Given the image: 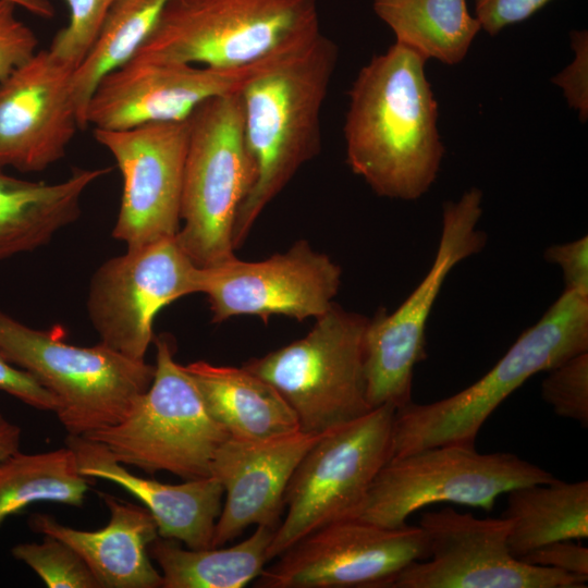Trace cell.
<instances>
[{
  "instance_id": "24",
  "label": "cell",
  "mask_w": 588,
  "mask_h": 588,
  "mask_svg": "<svg viewBox=\"0 0 588 588\" xmlns=\"http://www.w3.org/2000/svg\"><path fill=\"white\" fill-rule=\"evenodd\" d=\"M503 517L510 522L507 543L520 559L544 544L588 537V481L532 483L507 492Z\"/></svg>"
},
{
  "instance_id": "16",
  "label": "cell",
  "mask_w": 588,
  "mask_h": 588,
  "mask_svg": "<svg viewBox=\"0 0 588 588\" xmlns=\"http://www.w3.org/2000/svg\"><path fill=\"white\" fill-rule=\"evenodd\" d=\"M188 119L122 131L94 130L121 172V206L112 231L127 248L175 236L188 146Z\"/></svg>"
},
{
  "instance_id": "17",
  "label": "cell",
  "mask_w": 588,
  "mask_h": 588,
  "mask_svg": "<svg viewBox=\"0 0 588 588\" xmlns=\"http://www.w3.org/2000/svg\"><path fill=\"white\" fill-rule=\"evenodd\" d=\"M278 54L233 69L133 57L97 83L86 108V126L122 131L187 120L206 100L240 93Z\"/></svg>"
},
{
  "instance_id": "28",
  "label": "cell",
  "mask_w": 588,
  "mask_h": 588,
  "mask_svg": "<svg viewBox=\"0 0 588 588\" xmlns=\"http://www.w3.org/2000/svg\"><path fill=\"white\" fill-rule=\"evenodd\" d=\"M170 0H117L83 62L71 93L82 128L89 98L102 76L131 60L151 34Z\"/></svg>"
},
{
  "instance_id": "20",
  "label": "cell",
  "mask_w": 588,
  "mask_h": 588,
  "mask_svg": "<svg viewBox=\"0 0 588 588\" xmlns=\"http://www.w3.org/2000/svg\"><path fill=\"white\" fill-rule=\"evenodd\" d=\"M65 443L75 453L83 476L113 482L139 500L155 518L160 537L191 549L211 548L224 494L216 478L163 483L134 475L114 461L102 444L85 437L68 436Z\"/></svg>"
},
{
  "instance_id": "29",
  "label": "cell",
  "mask_w": 588,
  "mask_h": 588,
  "mask_svg": "<svg viewBox=\"0 0 588 588\" xmlns=\"http://www.w3.org/2000/svg\"><path fill=\"white\" fill-rule=\"evenodd\" d=\"M11 554L32 568L49 588H100L77 552L50 535H44L41 542L17 543L11 548Z\"/></svg>"
},
{
  "instance_id": "27",
  "label": "cell",
  "mask_w": 588,
  "mask_h": 588,
  "mask_svg": "<svg viewBox=\"0 0 588 588\" xmlns=\"http://www.w3.org/2000/svg\"><path fill=\"white\" fill-rule=\"evenodd\" d=\"M95 480L83 476L70 446L40 453L17 452L0 460V527L37 502L82 506Z\"/></svg>"
},
{
  "instance_id": "26",
  "label": "cell",
  "mask_w": 588,
  "mask_h": 588,
  "mask_svg": "<svg viewBox=\"0 0 588 588\" xmlns=\"http://www.w3.org/2000/svg\"><path fill=\"white\" fill-rule=\"evenodd\" d=\"M372 7L395 42L448 65L464 60L481 29L466 0H372Z\"/></svg>"
},
{
  "instance_id": "6",
  "label": "cell",
  "mask_w": 588,
  "mask_h": 588,
  "mask_svg": "<svg viewBox=\"0 0 588 588\" xmlns=\"http://www.w3.org/2000/svg\"><path fill=\"white\" fill-rule=\"evenodd\" d=\"M189 135L175 237L199 268L235 256L233 228L255 182L240 93L210 98L188 118Z\"/></svg>"
},
{
  "instance_id": "7",
  "label": "cell",
  "mask_w": 588,
  "mask_h": 588,
  "mask_svg": "<svg viewBox=\"0 0 588 588\" xmlns=\"http://www.w3.org/2000/svg\"><path fill=\"white\" fill-rule=\"evenodd\" d=\"M155 376L130 412L86 439L102 444L114 461L147 474L168 471L184 480L210 476L216 451L229 438L211 417L168 334L155 335Z\"/></svg>"
},
{
  "instance_id": "5",
  "label": "cell",
  "mask_w": 588,
  "mask_h": 588,
  "mask_svg": "<svg viewBox=\"0 0 588 588\" xmlns=\"http://www.w3.org/2000/svg\"><path fill=\"white\" fill-rule=\"evenodd\" d=\"M0 352L56 400L68 436L84 437L119 422L152 382L155 365L98 343L66 342L60 326L38 330L0 310Z\"/></svg>"
},
{
  "instance_id": "32",
  "label": "cell",
  "mask_w": 588,
  "mask_h": 588,
  "mask_svg": "<svg viewBox=\"0 0 588 588\" xmlns=\"http://www.w3.org/2000/svg\"><path fill=\"white\" fill-rule=\"evenodd\" d=\"M16 8L11 0H0V82L38 51L37 36L17 17Z\"/></svg>"
},
{
  "instance_id": "33",
  "label": "cell",
  "mask_w": 588,
  "mask_h": 588,
  "mask_svg": "<svg viewBox=\"0 0 588 588\" xmlns=\"http://www.w3.org/2000/svg\"><path fill=\"white\" fill-rule=\"evenodd\" d=\"M573 61L551 78L564 94L568 106L578 112L579 120L588 119V32H571Z\"/></svg>"
},
{
  "instance_id": "30",
  "label": "cell",
  "mask_w": 588,
  "mask_h": 588,
  "mask_svg": "<svg viewBox=\"0 0 588 588\" xmlns=\"http://www.w3.org/2000/svg\"><path fill=\"white\" fill-rule=\"evenodd\" d=\"M115 1L64 0L69 9V22L54 35L48 50L75 70L87 56Z\"/></svg>"
},
{
  "instance_id": "34",
  "label": "cell",
  "mask_w": 588,
  "mask_h": 588,
  "mask_svg": "<svg viewBox=\"0 0 588 588\" xmlns=\"http://www.w3.org/2000/svg\"><path fill=\"white\" fill-rule=\"evenodd\" d=\"M551 0H474L475 17L491 36L504 27L523 22Z\"/></svg>"
},
{
  "instance_id": "23",
  "label": "cell",
  "mask_w": 588,
  "mask_h": 588,
  "mask_svg": "<svg viewBox=\"0 0 588 588\" xmlns=\"http://www.w3.org/2000/svg\"><path fill=\"white\" fill-rule=\"evenodd\" d=\"M110 168L74 169L59 183L21 180L0 170V260L47 243L81 213V197Z\"/></svg>"
},
{
  "instance_id": "4",
  "label": "cell",
  "mask_w": 588,
  "mask_h": 588,
  "mask_svg": "<svg viewBox=\"0 0 588 588\" xmlns=\"http://www.w3.org/2000/svg\"><path fill=\"white\" fill-rule=\"evenodd\" d=\"M319 33L316 0H170L134 57L242 68Z\"/></svg>"
},
{
  "instance_id": "8",
  "label": "cell",
  "mask_w": 588,
  "mask_h": 588,
  "mask_svg": "<svg viewBox=\"0 0 588 588\" xmlns=\"http://www.w3.org/2000/svg\"><path fill=\"white\" fill-rule=\"evenodd\" d=\"M368 322L334 302L305 336L243 367L282 395L301 431L323 433L372 409L365 376Z\"/></svg>"
},
{
  "instance_id": "3",
  "label": "cell",
  "mask_w": 588,
  "mask_h": 588,
  "mask_svg": "<svg viewBox=\"0 0 588 588\" xmlns=\"http://www.w3.org/2000/svg\"><path fill=\"white\" fill-rule=\"evenodd\" d=\"M586 351L588 295L564 290L478 381L450 397L396 409L391 457L439 445H474L485 421L526 380Z\"/></svg>"
},
{
  "instance_id": "15",
  "label": "cell",
  "mask_w": 588,
  "mask_h": 588,
  "mask_svg": "<svg viewBox=\"0 0 588 588\" xmlns=\"http://www.w3.org/2000/svg\"><path fill=\"white\" fill-rule=\"evenodd\" d=\"M342 269L328 255L301 240L285 253L259 261L236 256L199 268L198 293L209 302L216 323L236 316L317 319L334 303Z\"/></svg>"
},
{
  "instance_id": "13",
  "label": "cell",
  "mask_w": 588,
  "mask_h": 588,
  "mask_svg": "<svg viewBox=\"0 0 588 588\" xmlns=\"http://www.w3.org/2000/svg\"><path fill=\"white\" fill-rule=\"evenodd\" d=\"M199 267L175 236L127 248L94 273L87 309L100 343L145 360L154 342L158 313L174 301L198 293Z\"/></svg>"
},
{
  "instance_id": "22",
  "label": "cell",
  "mask_w": 588,
  "mask_h": 588,
  "mask_svg": "<svg viewBox=\"0 0 588 588\" xmlns=\"http://www.w3.org/2000/svg\"><path fill=\"white\" fill-rule=\"evenodd\" d=\"M211 417L229 437L261 441L299 431L298 420L282 395L242 367L197 360L183 365Z\"/></svg>"
},
{
  "instance_id": "36",
  "label": "cell",
  "mask_w": 588,
  "mask_h": 588,
  "mask_svg": "<svg viewBox=\"0 0 588 588\" xmlns=\"http://www.w3.org/2000/svg\"><path fill=\"white\" fill-rule=\"evenodd\" d=\"M0 391L42 412H56L54 397L28 372L8 362L0 352Z\"/></svg>"
},
{
  "instance_id": "18",
  "label": "cell",
  "mask_w": 588,
  "mask_h": 588,
  "mask_svg": "<svg viewBox=\"0 0 588 588\" xmlns=\"http://www.w3.org/2000/svg\"><path fill=\"white\" fill-rule=\"evenodd\" d=\"M73 71L42 49L0 82V170L41 172L65 156L82 128Z\"/></svg>"
},
{
  "instance_id": "37",
  "label": "cell",
  "mask_w": 588,
  "mask_h": 588,
  "mask_svg": "<svg viewBox=\"0 0 588 588\" xmlns=\"http://www.w3.org/2000/svg\"><path fill=\"white\" fill-rule=\"evenodd\" d=\"M519 560L527 564L552 567L588 577V549L573 540H560L544 544Z\"/></svg>"
},
{
  "instance_id": "31",
  "label": "cell",
  "mask_w": 588,
  "mask_h": 588,
  "mask_svg": "<svg viewBox=\"0 0 588 588\" xmlns=\"http://www.w3.org/2000/svg\"><path fill=\"white\" fill-rule=\"evenodd\" d=\"M541 396L553 412L588 426V351L578 353L548 370Z\"/></svg>"
},
{
  "instance_id": "2",
  "label": "cell",
  "mask_w": 588,
  "mask_h": 588,
  "mask_svg": "<svg viewBox=\"0 0 588 588\" xmlns=\"http://www.w3.org/2000/svg\"><path fill=\"white\" fill-rule=\"evenodd\" d=\"M338 59V46L320 32L277 56L241 89L256 176L235 218V249L264 209L320 152V113Z\"/></svg>"
},
{
  "instance_id": "14",
  "label": "cell",
  "mask_w": 588,
  "mask_h": 588,
  "mask_svg": "<svg viewBox=\"0 0 588 588\" xmlns=\"http://www.w3.org/2000/svg\"><path fill=\"white\" fill-rule=\"evenodd\" d=\"M420 526L387 528L356 518L306 535L265 567L258 588H385L408 564L428 558Z\"/></svg>"
},
{
  "instance_id": "25",
  "label": "cell",
  "mask_w": 588,
  "mask_h": 588,
  "mask_svg": "<svg viewBox=\"0 0 588 588\" xmlns=\"http://www.w3.org/2000/svg\"><path fill=\"white\" fill-rule=\"evenodd\" d=\"M274 530L257 526L245 540L229 548L184 549L158 536L148 548L161 569L162 588H243L266 567Z\"/></svg>"
},
{
  "instance_id": "9",
  "label": "cell",
  "mask_w": 588,
  "mask_h": 588,
  "mask_svg": "<svg viewBox=\"0 0 588 588\" xmlns=\"http://www.w3.org/2000/svg\"><path fill=\"white\" fill-rule=\"evenodd\" d=\"M555 479L550 471L513 453H479L475 445H439L391 457L352 518L399 528L414 512L438 502L490 512L499 495Z\"/></svg>"
},
{
  "instance_id": "12",
  "label": "cell",
  "mask_w": 588,
  "mask_h": 588,
  "mask_svg": "<svg viewBox=\"0 0 588 588\" xmlns=\"http://www.w3.org/2000/svg\"><path fill=\"white\" fill-rule=\"evenodd\" d=\"M419 526L429 554L399 572L385 588H578L587 576L527 564L509 548L510 522L477 518L451 506L425 512Z\"/></svg>"
},
{
  "instance_id": "11",
  "label": "cell",
  "mask_w": 588,
  "mask_h": 588,
  "mask_svg": "<svg viewBox=\"0 0 588 588\" xmlns=\"http://www.w3.org/2000/svg\"><path fill=\"white\" fill-rule=\"evenodd\" d=\"M482 215V192L471 187L442 207V229L433 262L417 287L388 314L380 308L369 318L365 335L367 401L371 408L412 402L413 372L426 358V327L433 304L451 270L478 254L487 234L477 228Z\"/></svg>"
},
{
  "instance_id": "19",
  "label": "cell",
  "mask_w": 588,
  "mask_h": 588,
  "mask_svg": "<svg viewBox=\"0 0 588 588\" xmlns=\"http://www.w3.org/2000/svg\"><path fill=\"white\" fill-rule=\"evenodd\" d=\"M322 433L297 431L270 440L229 437L215 453L210 476L224 491L211 548L237 538L247 527L275 529L284 511V494L297 465Z\"/></svg>"
},
{
  "instance_id": "21",
  "label": "cell",
  "mask_w": 588,
  "mask_h": 588,
  "mask_svg": "<svg viewBox=\"0 0 588 588\" xmlns=\"http://www.w3.org/2000/svg\"><path fill=\"white\" fill-rule=\"evenodd\" d=\"M108 511V524L81 530L53 516L35 513L28 518L34 532L68 543L89 567L100 588H162L161 573L154 566L149 544L159 536L155 518L145 506L99 493Z\"/></svg>"
},
{
  "instance_id": "38",
  "label": "cell",
  "mask_w": 588,
  "mask_h": 588,
  "mask_svg": "<svg viewBox=\"0 0 588 588\" xmlns=\"http://www.w3.org/2000/svg\"><path fill=\"white\" fill-rule=\"evenodd\" d=\"M22 428L0 413V460L21 451Z\"/></svg>"
},
{
  "instance_id": "1",
  "label": "cell",
  "mask_w": 588,
  "mask_h": 588,
  "mask_svg": "<svg viewBox=\"0 0 588 588\" xmlns=\"http://www.w3.org/2000/svg\"><path fill=\"white\" fill-rule=\"evenodd\" d=\"M426 61L394 42L360 69L348 91L346 162L380 197L418 199L438 176L444 146Z\"/></svg>"
},
{
  "instance_id": "10",
  "label": "cell",
  "mask_w": 588,
  "mask_h": 588,
  "mask_svg": "<svg viewBox=\"0 0 588 588\" xmlns=\"http://www.w3.org/2000/svg\"><path fill=\"white\" fill-rule=\"evenodd\" d=\"M396 408L385 404L321 434L294 470L284 494L285 518L268 550L271 561L335 520L352 518L392 456Z\"/></svg>"
},
{
  "instance_id": "39",
  "label": "cell",
  "mask_w": 588,
  "mask_h": 588,
  "mask_svg": "<svg viewBox=\"0 0 588 588\" xmlns=\"http://www.w3.org/2000/svg\"><path fill=\"white\" fill-rule=\"evenodd\" d=\"M17 7L23 8L29 13L42 17L51 19L54 15V8L50 0H11Z\"/></svg>"
},
{
  "instance_id": "35",
  "label": "cell",
  "mask_w": 588,
  "mask_h": 588,
  "mask_svg": "<svg viewBox=\"0 0 588 588\" xmlns=\"http://www.w3.org/2000/svg\"><path fill=\"white\" fill-rule=\"evenodd\" d=\"M544 259L561 267L565 289L588 295V236L554 244L544 252Z\"/></svg>"
}]
</instances>
